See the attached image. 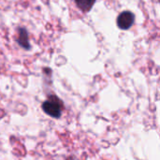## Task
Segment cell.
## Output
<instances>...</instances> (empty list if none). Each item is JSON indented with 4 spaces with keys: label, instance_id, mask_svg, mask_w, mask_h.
<instances>
[{
    "label": "cell",
    "instance_id": "cell-3",
    "mask_svg": "<svg viewBox=\"0 0 160 160\" xmlns=\"http://www.w3.org/2000/svg\"><path fill=\"white\" fill-rule=\"evenodd\" d=\"M17 33H18L17 42L19 43V45L22 48H23L24 50H30L31 45L29 42V37H28V33H27L26 29L23 27H20V28H18Z\"/></svg>",
    "mask_w": 160,
    "mask_h": 160
},
{
    "label": "cell",
    "instance_id": "cell-4",
    "mask_svg": "<svg viewBox=\"0 0 160 160\" xmlns=\"http://www.w3.org/2000/svg\"><path fill=\"white\" fill-rule=\"evenodd\" d=\"M75 3L81 10L87 12L91 10L94 4L96 3V0H75Z\"/></svg>",
    "mask_w": 160,
    "mask_h": 160
},
{
    "label": "cell",
    "instance_id": "cell-2",
    "mask_svg": "<svg viewBox=\"0 0 160 160\" xmlns=\"http://www.w3.org/2000/svg\"><path fill=\"white\" fill-rule=\"evenodd\" d=\"M135 21V16L131 11H123L119 14L117 18V25L120 29L128 30L129 29Z\"/></svg>",
    "mask_w": 160,
    "mask_h": 160
},
{
    "label": "cell",
    "instance_id": "cell-1",
    "mask_svg": "<svg viewBox=\"0 0 160 160\" xmlns=\"http://www.w3.org/2000/svg\"><path fill=\"white\" fill-rule=\"evenodd\" d=\"M42 110L51 117L59 118L62 114V111L64 110V104L58 97L51 95L48 97L47 100L43 102Z\"/></svg>",
    "mask_w": 160,
    "mask_h": 160
}]
</instances>
